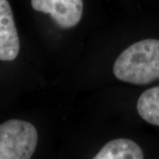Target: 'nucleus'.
<instances>
[{
    "label": "nucleus",
    "mask_w": 159,
    "mask_h": 159,
    "mask_svg": "<svg viewBox=\"0 0 159 159\" xmlns=\"http://www.w3.org/2000/svg\"><path fill=\"white\" fill-rule=\"evenodd\" d=\"M35 11L50 14L61 29H71L80 22L83 12V0H31Z\"/></svg>",
    "instance_id": "obj_3"
},
{
    "label": "nucleus",
    "mask_w": 159,
    "mask_h": 159,
    "mask_svg": "<svg viewBox=\"0 0 159 159\" xmlns=\"http://www.w3.org/2000/svg\"><path fill=\"white\" fill-rule=\"evenodd\" d=\"M144 157L140 146L128 139H116L107 142L95 159H142Z\"/></svg>",
    "instance_id": "obj_5"
},
{
    "label": "nucleus",
    "mask_w": 159,
    "mask_h": 159,
    "mask_svg": "<svg viewBox=\"0 0 159 159\" xmlns=\"http://www.w3.org/2000/svg\"><path fill=\"white\" fill-rule=\"evenodd\" d=\"M19 51L20 39L11 6L7 0H0V60H14Z\"/></svg>",
    "instance_id": "obj_4"
},
{
    "label": "nucleus",
    "mask_w": 159,
    "mask_h": 159,
    "mask_svg": "<svg viewBox=\"0 0 159 159\" xmlns=\"http://www.w3.org/2000/svg\"><path fill=\"white\" fill-rule=\"evenodd\" d=\"M117 79L146 85L159 79V40L146 39L125 49L114 63Z\"/></svg>",
    "instance_id": "obj_1"
},
{
    "label": "nucleus",
    "mask_w": 159,
    "mask_h": 159,
    "mask_svg": "<svg viewBox=\"0 0 159 159\" xmlns=\"http://www.w3.org/2000/svg\"><path fill=\"white\" fill-rule=\"evenodd\" d=\"M137 111L146 122L159 126V86L142 93L137 102Z\"/></svg>",
    "instance_id": "obj_6"
},
{
    "label": "nucleus",
    "mask_w": 159,
    "mask_h": 159,
    "mask_svg": "<svg viewBox=\"0 0 159 159\" xmlns=\"http://www.w3.org/2000/svg\"><path fill=\"white\" fill-rule=\"evenodd\" d=\"M37 131L31 123L10 119L0 125V159H29L37 145Z\"/></svg>",
    "instance_id": "obj_2"
}]
</instances>
